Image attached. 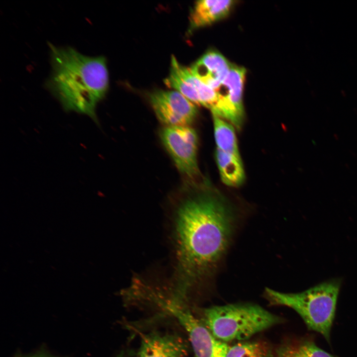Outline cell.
Masks as SVG:
<instances>
[{
    "instance_id": "6da1fadb",
    "label": "cell",
    "mask_w": 357,
    "mask_h": 357,
    "mask_svg": "<svg viewBox=\"0 0 357 357\" xmlns=\"http://www.w3.org/2000/svg\"><path fill=\"white\" fill-rule=\"evenodd\" d=\"M176 218L177 265L173 291L187 295L218 266L230 244L236 215L228 199L206 180L182 199Z\"/></svg>"
},
{
    "instance_id": "7a4b0ae2",
    "label": "cell",
    "mask_w": 357,
    "mask_h": 357,
    "mask_svg": "<svg viewBox=\"0 0 357 357\" xmlns=\"http://www.w3.org/2000/svg\"><path fill=\"white\" fill-rule=\"evenodd\" d=\"M49 46L52 72L46 87L64 111L85 115L98 123L96 107L109 88L106 59L84 55L70 47Z\"/></svg>"
},
{
    "instance_id": "3957f363",
    "label": "cell",
    "mask_w": 357,
    "mask_h": 357,
    "mask_svg": "<svg viewBox=\"0 0 357 357\" xmlns=\"http://www.w3.org/2000/svg\"><path fill=\"white\" fill-rule=\"evenodd\" d=\"M202 313V322L215 337L225 343L244 341L282 322L281 317L252 303L213 306Z\"/></svg>"
},
{
    "instance_id": "277c9868",
    "label": "cell",
    "mask_w": 357,
    "mask_h": 357,
    "mask_svg": "<svg viewBox=\"0 0 357 357\" xmlns=\"http://www.w3.org/2000/svg\"><path fill=\"white\" fill-rule=\"evenodd\" d=\"M339 289L337 282H328L301 293H283L266 288L264 294L271 304L295 310L309 329L320 333L328 340Z\"/></svg>"
},
{
    "instance_id": "5b68a950",
    "label": "cell",
    "mask_w": 357,
    "mask_h": 357,
    "mask_svg": "<svg viewBox=\"0 0 357 357\" xmlns=\"http://www.w3.org/2000/svg\"><path fill=\"white\" fill-rule=\"evenodd\" d=\"M159 309L174 317L186 331L196 357H226L229 346L217 339L188 306L187 298L169 296L159 299Z\"/></svg>"
},
{
    "instance_id": "8992f818",
    "label": "cell",
    "mask_w": 357,
    "mask_h": 357,
    "mask_svg": "<svg viewBox=\"0 0 357 357\" xmlns=\"http://www.w3.org/2000/svg\"><path fill=\"white\" fill-rule=\"evenodd\" d=\"M160 136L179 172L190 178L198 177V138L195 130L189 126H166Z\"/></svg>"
},
{
    "instance_id": "52a82bcc",
    "label": "cell",
    "mask_w": 357,
    "mask_h": 357,
    "mask_svg": "<svg viewBox=\"0 0 357 357\" xmlns=\"http://www.w3.org/2000/svg\"><path fill=\"white\" fill-rule=\"evenodd\" d=\"M245 73L244 67L231 64L226 78L215 90L217 101L211 111L212 115L225 119L237 130L241 129L244 119L242 92Z\"/></svg>"
},
{
    "instance_id": "ba28073f",
    "label": "cell",
    "mask_w": 357,
    "mask_h": 357,
    "mask_svg": "<svg viewBox=\"0 0 357 357\" xmlns=\"http://www.w3.org/2000/svg\"><path fill=\"white\" fill-rule=\"evenodd\" d=\"M149 99L156 117L166 126H189L198 114L196 105L175 90L155 91Z\"/></svg>"
},
{
    "instance_id": "9c48e42d",
    "label": "cell",
    "mask_w": 357,
    "mask_h": 357,
    "mask_svg": "<svg viewBox=\"0 0 357 357\" xmlns=\"http://www.w3.org/2000/svg\"><path fill=\"white\" fill-rule=\"evenodd\" d=\"M164 83L195 105L207 108L211 111L215 107L217 96L215 91L195 76L190 68L172 57L170 72Z\"/></svg>"
},
{
    "instance_id": "30bf717a",
    "label": "cell",
    "mask_w": 357,
    "mask_h": 357,
    "mask_svg": "<svg viewBox=\"0 0 357 357\" xmlns=\"http://www.w3.org/2000/svg\"><path fill=\"white\" fill-rule=\"evenodd\" d=\"M188 345L178 334L152 331L142 336L137 357H183Z\"/></svg>"
},
{
    "instance_id": "8fae6325",
    "label": "cell",
    "mask_w": 357,
    "mask_h": 357,
    "mask_svg": "<svg viewBox=\"0 0 357 357\" xmlns=\"http://www.w3.org/2000/svg\"><path fill=\"white\" fill-rule=\"evenodd\" d=\"M231 64L221 54L211 51L189 68L195 76L215 90L226 78Z\"/></svg>"
},
{
    "instance_id": "7c38bea8",
    "label": "cell",
    "mask_w": 357,
    "mask_h": 357,
    "mask_svg": "<svg viewBox=\"0 0 357 357\" xmlns=\"http://www.w3.org/2000/svg\"><path fill=\"white\" fill-rule=\"evenodd\" d=\"M235 1L202 0L196 2L190 15V30H194L226 17Z\"/></svg>"
},
{
    "instance_id": "4fadbf2b",
    "label": "cell",
    "mask_w": 357,
    "mask_h": 357,
    "mask_svg": "<svg viewBox=\"0 0 357 357\" xmlns=\"http://www.w3.org/2000/svg\"><path fill=\"white\" fill-rule=\"evenodd\" d=\"M215 160L222 181L232 187L241 185L245 179V173L240 157L216 149Z\"/></svg>"
},
{
    "instance_id": "5bb4252c",
    "label": "cell",
    "mask_w": 357,
    "mask_h": 357,
    "mask_svg": "<svg viewBox=\"0 0 357 357\" xmlns=\"http://www.w3.org/2000/svg\"><path fill=\"white\" fill-rule=\"evenodd\" d=\"M212 116L217 148L226 153L240 157L235 127L225 119L215 115Z\"/></svg>"
},
{
    "instance_id": "9a60e30c",
    "label": "cell",
    "mask_w": 357,
    "mask_h": 357,
    "mask_svg": "<svg viewBox=\"0 0 357 357\" xmlns=\"http://www.w3.org/2000/svg\"><path fill=\"white\" fill-rule=\"evenodd\" d=\"M226 357H276V353L265 343L242 341L229 346Z\"/></svg>"
},
{
    "instance_id": "2e32d148",
    "label": "cell",
    "mask_w": 357,
    "mask_h": 357,
    "mask_svg": "<svg viewBox=\"0 0 357 357\" xmlns=\"http://www.w3.org/2000/svg\"><path fill=\"white\" fill-rule=\"evenodd\" d=\"M276 357H333L317 347L312 342H304L295 345L281 347Z\"/></svg>"
},
{
    "instance_id": "e0dca14e",
    "label": "cell",
    "mask_w": 357,
    "mask_h": 357,
    "mask_svg": "<svg viewBox=\"0 0 357 357\" xmlns=\"http://www.w3.org/2000/svg\"><path fill=\"white\" fill-rule=\"evenodd\" d=\"M15 357H60L54 356L47 351L42 349L39 350L36 353L28 355H18Z\"/></svg>"
}]
</instances>
